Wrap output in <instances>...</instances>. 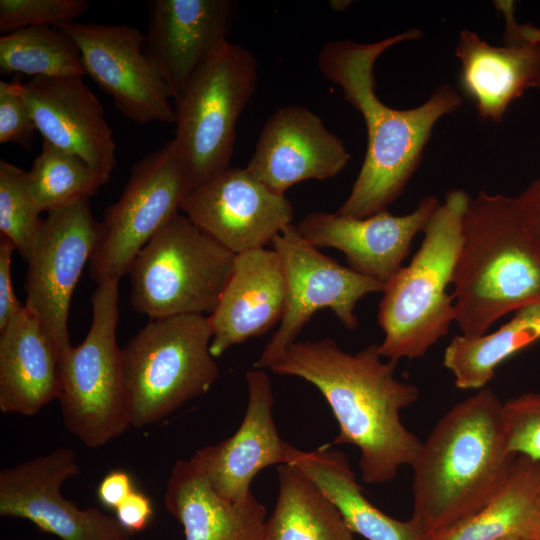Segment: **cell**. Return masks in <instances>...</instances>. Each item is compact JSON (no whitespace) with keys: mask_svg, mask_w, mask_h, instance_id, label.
<instances>
[{"mask_svg":"<svg viewBox=\"0 0 540 540\" xmlns=\"http://www.w3.org/2000/svg\"><path fill=\"white\" fill-rule=\"evenodd\" d=\"M452 285L455 322L468 337L540 303V243L515 197L481 191L470 199Z\"/></svg>","mask_w":540,"mask_h":540,"instance_id":"277c9868","label":"cell"},{"mask_svg":"<svg viewBox=\"0 0 540 540\" xmlns=\"http://www.w3.org/2000/svg\"><path fill=\"white\" fill-rule=\"evenodd\" d=\"M540 340V303L516 310L510 320L491 333L458 334L445 349L443 364L457 388L480 390L507 359Z\"/></svg>","mask_w":540,"mask_h":540,"instance_id":"4316f807","label":"cell"},{"mask_svg":"<svg viewBox=\"0 0 540 540\" xmlns=\"http://www.w3.org/2000/svg\"><path fill=\"white\" fill-rule=\"evenodd\" d=\"M181 212L236 255L264 248L293 224V207L285 195L237 167L193 187Z\"/></svg>","mask_w":540,"mask_h":540,"instance_id":"9a60e30c","label":"cell"},{"mask_svg":"<svg viewBox=\"0 0 540 540\" xmlns=\"http://www.w3.org/2000/svg\"><path fill=\"white\" fill-rule=\"evenodd\" d=\"M0 73L33 77L86 76L80 50L61 28L33 26L0 37Z\"/></svg>","mask_w":540,"mask_h":540,"instance_id":"f1b7e54d","label":"cell"},{"mask_svg":"<svg viewBox=\"0 0 540 540\" xmlns=\"http://www.w3.org/2000/svg\"><path fill=\"white\" fill-rule=\"evenodd\" d=\"M16 250L13 242L4 235L0 237V330L25 305L17 299L12 282V255Z\"/></svg>","mask_w":540,"mask_h":540,"instance_id":"e575fe53","label":"cell"},{"mask_svg":"<svg viewBox=\"0 0 540 540\" xmlns=\"http://www.w3.org/2000/svg\"><path fill=\"white\" fill-rule=\"evenodd\" d=\"M99 227L89 199L51 210L26 260L24 305L39 319L57 360L72 346L68 331L71 297L94 251Z\"/></svg>","mask_w":540,"mask_h":540,"instance_id":"7c38bea8","label":"cell"},{"mask_svg":"<svg viewBox=\"0 0 540 540\" xmlns=\"http://www.w3.org/2000/svg\"><path fill=\"white\" fill-rule=\"evenodd\" d=\"M134 490L133 479L128 472L113 470L100 481L97 497L103 506L115 510Z\"/></svg>","mask_w":540,"mask_h":540,"instance_id":"8d00e7d4","label":"cell"},{"mask_svg":"<svg viewBox=\"0 0 540 540\" xmlns=\"http://www.w3.org/2000/svg\"><path fill=\"white\" fill-rule=\"evenodd\" d=\"M192 188L173 140L136 162L120 198L100 221L90 278L100 284L128 274L139 251L180 213Z\"/></svg>","mask_w":540,"mask_h":540,"instance_id":"30bf717a","label":"cell"},{"mask_svg":"<svg viewBox=\"0 0 540 540\" xmlns=\"http://www.w3.org/2000/svg\"><path fill=\"white\" fill-rule=\"evenodd\" d=\"M40 213L29 191L28 171L1 159L0 231L25 262L43 228Z\"/></svg>","mask_w":540,"mask_h":540,"instance_id":"4dcf8cb0","label":"cell"},{"mask_svg":"<svg viewBox=\"0 0 540 540\" xmlns=\"http://www.w3.org/2000/svg\"><path fill=\"white\" fill-rule=\"evenodd\" d=\"M286 301L282 263L274 249L236 255L233 271L214 312L210 352L214 358L280 323Z\"/></svg>","mask_w":540,"mask_h":540,"instance_id":"7402d4cb","label":"cell"},{"mask_svg":"<svg viewBox=\"0 0 540 540\" xmlns=\"http://www.w3.org/2000/svg\"><path fill=\"white\" fill-rule=\"evenodd\" d=\"M539 540H540V538H539Z\"/></svg>","mask_w":540,"mask_h":540,"instance_id":"60d3db41","label":"cell"},{"mask_svg":"<svg viewBox=\"0 0 540 540\" xmlns=\"http://www.w3.org/2000/svg\"><path fill=\"white\" fill-rule=\"evenodd\" d=\"M264 540H355L333 502L298 468H278V493Z\"/></svg>","mask_w":540,"mask_h":540,"instance_id":"83f0119b","label":"cell"},{"mask_svg":"<svg viewBox=\"0 0 540 540\" xmlns=\"http://www.w3.org/2000/svg\"><path fill=\"white\" fill-rule=\"evenodd\" d=\"M470 199L462 189L449 190L426 225L411 261L386 283L378 311L384 333L378 349L383 358L395 362L421 358L455 322L448 286Z\"/></svg>","mask_w":540,"mask_h":540,"instance_id":"5b68a950","label":"cell"},{"mask_svg":"<svg viewBox=\"0 0 540 540\" xmlns=\"http://www.w3.org/2000/svg\"><path fill=\"white\" fill-rule=\"evenodd\" d=\"M416 28L374 43L339 40L324 44L317 65L325 79L341 88L344 99L359 111L367 130L362 167L346 201L336 211L366 218L385 210L403 192L416 171L437 121L457 110L460 94L441 85L420 106L395 109L375 93L374 64L389 47L416 40Z\"/></svg>","mask_w":540,"mask_h":540,"instance_id":"7a4b0ae2","label":"cell"},{"mask_svg":"<svg viewBox=\"0 0 540 540\" xmlns=\"http://www.w3.org/2000/svg\"><path fill=\"white\" fill-rule=\"evenodd\" d=\"M349 160L343 142L318 115L288 105L266 120L246 169L271 190L284 194L296 183L336 176Z\"/></svg>","mask_w":540,"mask_h":540,"instance_id":"ac0fdd59","label":"cell"},{"mask_svg":"<svg viewBox=\"0 0 540 540\" xmlns=\"http://www.w3.org/2000/svg\"><path fill=\"white\" fill-rule=\"evenodd\" d=\"M163 500L185 540H264L267 510L253 493L240 502L226 499L190 460L175 462Z\"/></svg>","mask_w":540,"mask_h":540,"instance_id":"603a6c76","label":"cell"},{"mask_svg":"<svg viewBox=\"0 0 540 540\" xmlns=\"http://www.w3.org/2000/svg\"><path fill=\"white\" fill-rule=\"evenodd\" d=\"M59 394L56 354L39 319L24 306L0 330V410L34 416Z\"/></svg>","mask_w":540,"mask_h":540,"instance_id":"cb8c5ba5","label":"cell"},{"mask_svg":"<svg viewBox=\"0 0 540 540\" xmlns=\"http://www.w3.org/2000/svg\"><path fill=\"white\" fill-rule=\"evenodd\" d=\"M118 283L97 284L86 337L58 360V401L64 425L88 448L101 447L131 427L116 339Z\"/></svg>","mask_w":540,"mask_h":540,"instance_id":"ba28073f","label":"cell"},{"mask_svg":"<svg viewBox=\"0 0 540 540\" xmlns=\"http://www.w3.org/2000/svg\"><path fill=\"white\" fill-rule=\"evenodd\" d=\"M540 538V461L517 456L510 475L484 507L421 540Z\"/></svg>","mask_w":540,"mask_h":540,"instance_id":"484cf974","label":"cell"},{"mask_svg":"<svg viewBox=\"0 0 540 540\" xmlns=\"http://www.w3.org/2000/svg\"><path fill=\"white\" fill-rule=\"evenodd\" d=\"M396 364L383 361L378 344L351 354L323 338L296 341L269 369L300 377L322 393L339 425L328 445L356 446L363 482L383 484L411 467L422 444L400 418L419 399V389L395 377Z\"/></svg>","mask_w":540,"mask_h":540,"instance_id":"6da1fadb","label":"cell"},{"mask_svg":"<svg viewBox=\"0 0 540 540\" xmlns=\"http://www.w3.org/2000/svg\"><path fill=\"white\" fill-rule=\"evenodd\" d=\"M236 254L178 213L135 257L130 303L150 319L211 315L233 271Z\"/></svg>","mask_w":540,"mask_h":540,"instance_id":"52a82bcc","label":"cell"},{"mask_svg":"<svg viewBox=\"0 0 540 540\" xmlns=\"http://www.w3.org/2000/svg\"><path fill=\"white\" fill-rule=\"evenodd\" d=\"M248 404L239 428L224 440L207 445L189 459L221 496L247 499L251 482L264 468L287 463V446L273 418L274 397L262 369L247 371Z\"/></svg>","mask_w":540,"mask_h":540,"instance_id":"d6986e66","label":"cell"},{"mask_svg":"<svg viewBox=\"0 0 540 540\" xmlns=\"http://www.w3.org/2000/svg\"><path fill=\"white\" fill-rule=\"evenodd\" d=\"M18 90L43 140L110 176L117 165L116 143L104 108L83 76L33 77L18 82Z\"/></svg>","mask_w":540,"mask_h":540,"instance_id":"ffe728a7","label":"cell"},{"mask_svg":"<svg viewBox=\"0 0 540 540\" xmlns=\"http://www.w3.org/2000/svg\"><path fill=\"white\" fill-rule=\"evenodd\" d=\"M86 0H0V32L33 26L60 28L88 9Z\"/></svg>","mask_w":540,"mask_h":540,"instance_id":"1f68e13d","label":"cell"},{"mask_svg":"<svg viewBox=\"0 0 540 540\" xmlns=\"http://www.w3.org/2000/svg\"><path fill=\"white\" fill-rule=\"evenodd\" d=\"M287 464L302 471L333 502L354 534L367 540L422 539L411 518H392L367 499L342 451L328 445L304 451L289 444Z\"/></svg>","mask_w":540,"mask_h":540,"instance_id":"d4e9b609","label":"cell"},{"mask_svg":"<svg viewBox=\"0 0 540 540\" xmlns=\"http://www.w3.org/2000/svg\"><path fill=\"white\" fill-rule=\"evenodd\" d=\"M330 6L333 11H342L344 10L350 3V1H330Z\"/></svg>","mask_w":540,"mask_h":540,"instance_id":"f35d334b","label":"cell"},{"mask_svg":"<svg viewBox=\"0 0 540 540\" xmlns=\"http://www.w3.org/2000/svg\"><path fill=\"white\" fill-rule=\"evenodd\" d=\"M496 7L505 18L504 44L492 46L464 29L455 48L461 91L479 118L490 122H501L513 101L540 87V28L518 24L511 1Z\"/></svg>","mask_w":540,"mask_h":540,"instance_id":"2e32d148","label":"cell"},{"mask_svg":"<svg viewBox=\"0 0 540 540\" xmlns=\"http://www.w3.org/2000/svg\"><path fill=\"white\" fill-rule=\"evenodd\" d=\"M439 204L436 196L428 195L405 215L386 209L366 218L311 212L296 227L315 247L342 251L351 269L386 285L403 267L413 239L423 233Z\"/></svg>","mask_w":540,"mask_h":540,"instance_id":"e0dca14e","label":"cell"},{"mask_svg":"<svg viewBox=\"0 0 540 540\" xmlns=\"http://www.w3.org/2000/svg\"><path fill=\"white\" fill-rule=\"evenodd\" d=\"M35 132V121L19 93L18 82L0 81V143L30 149Z\"/></svg>","mask_w":540,"mask_h":540,"instance_id":"836d02e7","label":"cell"},{"mask_svg":"<svg viewBox=\"0 0 540 540\" xmlns=\"http://www.w3.org/2000/svg\"><path fill=\"white\" fill-rule=\"evenodd\" d=\"M234 17L229 0H156L150 4L145 51L173 99L226 42Z\"/></svg>","mask_w":540,"mask_h":540,"instance_id":"44dd1931","label":"cell"},{"mask_svg":"<svg viewBox=\"0 0 540 540\" xmlns=\"http://www.w3.org/2000/svg\"><path fill=\"white\" fill-rule=\"evenodd\" d=\"M503 402L485 387L451 407L411 465L413 513L422 537L445 530L489 503L517 457L507 445Z\"/></svg>","mask_w":540,"mask_h":540,"instance_id":"3957f363","label":"cell"},{"mask_svg":"<svg viewBox=\"0 0 540 540\" xmlns=\"http://www.w3.org/2000/svg\"><path fill=\"white\" fill-rule=\"evenodd\" d=\"M256 83L255 57L228 41L195 70L174 99L173 141L193 187L230 167L237 121Z\"/></svg>","mask_w":540,"mask_h":540,"instance_id":"9c48e42d","label":"cell"},{"mask_svg":"<svg viewBox=\"0 0 540 540\" xmlns=\"http://www.w3.org/2000/svg\"><path fill=\"white\" fill-rule=\"evenodd\" d=\"M78 46L86 76L137 124L174 123L175 106L135 27L71 22L60 27Z\"/></svg>","mask_w":540,"mask_h":540,"instance_id":"5bb4252c","label":"cell"},{"mask_svg":"<svg viewBox=\"0 0 540 540\" xmlns=\"http://www.w3.org/2000/svg\"><path fill=\"white\" fill-rule=\"evenodd\" d=\"M505 540H539V539H528V538H522V537H510Z\"/></svg>","mask_w":540,"mask_h":540,"instance_id":"ab89813d","label":"cell"},{"mask_svg":"<svg viewBox=\"0 0 540 540\" xmlns=\"http://www.w3.org/2000/svg\"><path fill=\"white\" fill-rule=\"evenodd\" d=\"M109 178L77 155L43 140L28 171V186L38 209L49 212L89 199Z\"/></svg>","mask_w":540,"mask_h":540,"instance_id":"f546056e","label":"cell"},{"mask_svg":"<svg viewBox=\"0 0 540 540\" xmlns=\"http://www.w3.org/2000/svg\"><path fill=\"white\" fill-rule=\"evenodd\" d=\"M502 418L509 450L540 461V392H527L503 402Z\"/></svg>","mask_w":540,"mask_h":540,"instance_id":"d6a6232c","label":"cell"},{"mask_svg":"<svg viewBox=\"0 0 540 540\" xmlns=\"http://www.w3.org/2000/svg\"><path fill=\"white\" fill-rule=\"evenodd\" d=\"M281 260L286 301L276 332L255 363L270 368L318 310L328 308L348 329L358 327L355 307L364 296L383 292L385 284L345 267L322 254L291 224L271 242Z\"/></svg>","mask_w":540,"mask_h":540,"instance_id":"8fae6325","label":"cell"},{"mask_svg":"<svg viewBox=\"0 0 540 540\" xmlns=\"http://www.w3.org/2000/svg\"><path fill=\"white\" fill-rule=\"evenodd\" d=\"M514 197L524 222L540 243V179L532 181Z\"/></svg>","mask_w":540,"mask_h":540,"instance_id":"74e56055","label":"cell"},{"mask_svg":"<svg viewBox=\"0 0 540 540\" xmlns=\"http://www.w3.org/2000/svg\"><path fill=\"white\" fill-rule=\"evenodd\" d=\"M115 513L119 524L132 534L147 527L153 515V506L146 494L134 490L117 506Z\"/></svg>","mask_w":540,"mask_h":540,"instance_id":"d590c367","label":"cell"},{"mask_svg":"<svg viewBox=\"0 0 540 540\" xmlns=\"http://www.w3.org/2000/svg\"><path fill=\"white\" fill-rule=\"evenodd\" d=\"M206 315L150 319L121 348L131 427L167 418L205 394L219 375Z\"/></svg>","mask_w":540,"mask_h":540,"instance_id":"8992f818","label":"cell"},{"mask_svg":"<svg viewBox=\"0 0 540 540\" xmlns=\"http://www.w3.org/2000/svg\"><path fill=\"white\" fill-rule=\"evenodd\" d=\"M79 473L76 454L66 446L2 469L0 515L28 520L60 540H130L116 517L63 496L64 482Z\"/></svg>","mask_w":540,"mask_h":540,"instance_id":"4fadbf2b","label":"cell"}]
</instances>
